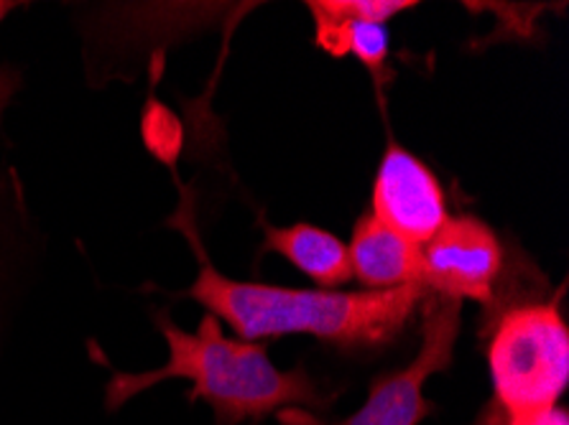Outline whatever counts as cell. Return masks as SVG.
I'll return each mask as SVG.
<instances>
[{
  "instance_id": "obj_10",
  "label": "cell",
  "mask_w": 569,
  "mask_h": 425,
  "mask_svg": "<svg viewBox=\"0 0 569 425\" xmlns=\"http://www.w3.org/2000/svg\"><path fill=\"white\" fill-rule=\"evenodd\" d=\"M141 138L146 151H149L153 159L161 161L163 166H169L171 171H177L179 155L184 151V128L182 120L163 105L157 94H151L143 105Z\"/></svg>"
},
{
  "instance_id": "obj_9",
  "label": "cell",
  "mask_w": 569,
  "mask_h": 425,
  "mask_svg": "<svg viewBox=\"0 0 569 425\" xmlns=\"http://www.w3.org/2000/svg\"><path fill=\"white\" fill-rule=\"evenodd\" d=\"M263 247L287 257L291 265L322 285V291L348 283L352 277L348 245L315 224L266 227Z\"/></svg>"
},
{
  "instance_id": "obj_2",
  "label": "cell",
  "mask_w": 569,
  "mask_h": 425,
  "mask_svg": "<svg viewBox=\"0 0 569 425\" xmlns=\"http://www.w3.org/2000/svg\"><path fill=\"white\" fill-rule=\"evenodd\" d=\"M153 321L167 340L169 362L151 372H116L106 385L110 413L167 380H189V401H204L220 425L258 421L299 405L325 411L332 403L305 370L273 367L263 344L228 340L218 316H202L197 332H184L167 314Z\"/></svg>"
},
{
  "instance_id": "obj_8",
  "label": "cell",
  "mask_w": 569,
  "mask_h": 425,
  "mask_svg": "<svg viewBox=\"0 0 569 425\" xmlns=\"http://www.w3.org/2000/svg\"><path fill=\"white\" fill-rule=\"evenodd\" d=\"M348 250L352 277H358L370 291L421 283V247L370 212L358 220Z\"/></svg>"
},
{
  "instance_id": "obj_7",
  "label": "cell",
  "mask_w": 569,
  "mask_h": 425,
  "mask_svg": "<svg viewBox=\"0 0 569 425\" xmlns=\"http://www.w3.org/2000/svg\"><path fill=\"white\" fill-rule=\"evenodd\" d=\"M317 26V43L340 59L352 54L373 74L388 62V29L396 13L409 11V0H315L307 3Z\"/></svg>"
},
{
  "instance_id": "obj_4",
  "label": "cell",
  "mask_w": 569,
  "mask_h": 425,
  "mask_svg": "<svg viewBox=\"0 0 569 425\" xmlns=\"http://www.w3.org/2000/svg\"><path fill=\"white\" fill-rule=\"evenodd\" d=\"M421 346L403 370L383 372L370 383L368 397L350 418L327 423L315 413L283 407V425H419L435 413L425 401V383L437 372H447L455 362V344L462 324V301L427 293L421 301Z\"/></svg>"
},
{
  "instance_id": "obj_11",
  "label": "cell",
  "mask_w": 569,
  "mask_h": 425,
  "mask_svg": "<svg viewBox=\"0 0 569 425\" xmlns=\"http://www.w3.org/2000/svg\"><path fill=\"white\" fill-rule=\"evenodd\" d=\"M478 425H569V415L565 407H547V411L519 415V418H493V415L480 413Z\"/></svg>"
},
{
  "instance_id": "obj_5",
  "label": "cell",
  "mask_w": 569,
  "mask_h": 425,
  "mask_svg": "<svg viewBox=\"0 0 569 425\" xmlns=\"http://www.w3.org/2000/svg\"><path fill=\"white\" fill-rule=\"evenodd\" d=\"M503 271V247L496 232L476 216H447L427 245H421L419 281L427 293L490 306Z\"/></svg>"
},
{
  "instance_id": "obj_1",
  "label": "cell",
  "mask_w": 569,
  "mask_h": 425,
  "mask_svg": "<svg viewBox=\"0 0 569 425\" xmlns=\"http://www.w3.org/2000/svg\"><path fill=\"white\" fill-rule=\"evenodd\" d=\"M192 242L200 273L187 296L220 316L243 342L309 334L340 350H383L407 332L427 289L421 283L388 291H297L230 281L204 255L192 224H179Z\"/></svg>"
},
{
  "instance_id": "obj_3",
  "label": "cell",
  "mask_w": 569,
  "mask_h": 425,
  "mask_svg": "<svg viewBox=\"0 0 569 425\" xmlns=\"http://www.w3.org/2000/svg\"><path fill=\"white\" fill-rule=\"evenodd\" d=\"M493 401L482 413L519 418L555 407L569 385V326L557 301H523L490 316Z\"/></svg>"
},
{
  "instance_id": "obj_6",
  "label": "cell",
  "mask_w": 569,
  "mask_h": 425,
  "mask_svg": "<svg viewBox=\"0 0 569 425\" xmlns=\"http://www.w3.org/2000/svg\"><path fill=\"white\" fill-rule=\"evenodd\" d=\"M370 214L419 247L427 245L450 216L435 173L393 141L376 173Z\"/></svg>"
}]
</instances>
